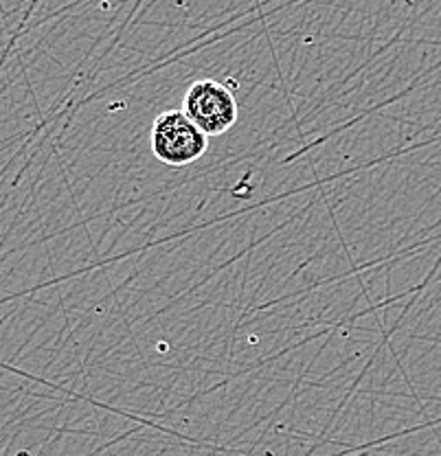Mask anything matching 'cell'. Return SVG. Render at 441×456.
<instances>
[{
  "label": "cell",
  "mask_w": 441,
  "mask_h": 456,
  "mask_svg": "<svg viewBox=\"0 0 441 456\" xmlns=\"http://www.w3.org/2000/svg\"><path fill=\"white\" fill-rule=\"evenodd\" d=\"M208 150V136L183 110H167L154 118L151 151L169 167H187Z\"/></svg>",
  "instance_id": "1"
},
{
  "label": "cell",
  "mask_w": 441,
  "mask_h": 456,
  "mask_svg": "<svg viewBox=\"0 0 441 456\" xmlns=\"http://www.w3.org/2000/svg\"><path fill=\"white\" fill-rule=\"evenodd\" d=\"M183 112L211 136H222L237 123L235 94L229 86L216 82V79H198L187 88L183 99Z\"/></svg>",
  "instance_id": "2"
}]
</instances>
